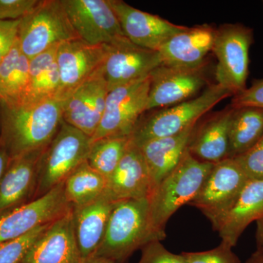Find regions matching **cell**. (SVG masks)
I'll return each mask as SVG.
<instances>
[{"label": "cell", "instance_id": "23", "mask_svg": "<svg viewBox=\"0 0 263 263\" xmlns=\"http://www.w3.org/2000/svg\"><path fill=\"white\" fill-rule=\"evenodd\" d=\"M262 216L263 179L249 180L216 231L221 243L233 248L247 227Z\"/></svg>", "mask_w": 263, "mask_h": 263}, {"label": "cell", "instance_id": "7", "mask_svg": "<svg viewBox=\"0 0 263 263\" xmlns=\"http://www.w3.org/2000/svg\"><path fill=\"white\" fill-rule=\"evenodd\" d=\"M253 43V30L240 24H227L216 29L212 51L217 64L216 84L233 97L247 88L249 50Z\"/></svg>", "mask_w": 263, "mask_h": 263}, {"label": "cell", "instance_id": "15", "mask_svg": "<svg viewBox=\"0 0 263 263\" xmlns=\"http://www.w3.org/2000/svg\"><path fill=\"white\" fill-rule=\"evenodd\" d=\"M108 91L102 67L62 102L64 122L91 138L103 118Z\"/></svg>", "mask_w": 263, "mask_h": 263}, {"label": "cell", "instance_id": "1", "mask_svg": "<svg viewBox=\"0 0 263 263\" xmlns=\"http://www.w3.org/2000/svg\"><path fill=\"white\" fill-rule=\"evenodd\" d=\"M63 121L56 99L8 105L0 103V144L10 160L49 144Z\"/></svg>", "mask_w": 263, "mask_h": 263}, {"label": "cell", "instance_id": "33", "mask_svg": "<svg viewBox=\"0 0 263 263\" xmlns=\"http://www.w3.org/2000/svg\"><path fill=\"white\" fill-rule=\"evenodd\" d=\"M138 263H187L182 254L172 253L161 241L155 240L141 249V257Z\"/></svg>", "mask_w": 263, "mask_h": 263}, {"label": "cell", "instance_id": "40", "mask_svg": "<svg viewBox=\"0 0 263 263\" xmlns=\"http://www.w3.org/2000/svg\"><path fill=\"white\" fill-rule=\"evenodd\" d=\"M247 263H263V248H259L251 255Z\"/></svg>", "mask_w": 263, "mask_h": 263}, {"label": "cell", "instance_id": "22", "mask_svg": "<svg viewBox=\"0 0 263 263\" xmlns=\"http://www.w3.org/2000/svg\"><path fill=\"white\" fill-rule=\"evenodd\" d=\"M116 202L104 193L86 205L72 208L74 231L82 259L92 256L101 245Z\"/></svg>", "mask_w": 263, "mask_h": 263}, {"label": "cell", "instance_id": "35", "mask_svg": "<svg viewBox=\"0 0 263 263\" xmlns=\"http://www.w3.org/2000/svg\"><path fill=\"white\" fill-rule=\"evenodd\" d=\"M230 105L233 108L246 106L263 108V79H255L249 87L234 95Z\"/></svg>", "mask_w": 263, "mask_h": 263}, {"label": "cell", "instance_id": "39", "mask_svg": "<svg viewBox=\"0 0 263 263\" xmlns=\"http://www.w3.org/2000/svg\"><path fill=\"white\" fill-rule=\"evenodd\" d=\"M80 263H117L114 262L110 259L104 258L101 257H96V256H91V257H87L81 259Z\"/></svg>", "mask_w": 263, "mask_h": 263}, {"label": "cell", "instance_id": "34", "mask_svg": "<svg viewBox=\"0 0 263 263\" xmlns=\"http://www.w3.org/2000/svg\"><path fill=\"white\" fill-rule=\"evenodd\" d=\"M41 0H0V20L16 21L28 15Z\"/></svg>", "mask_w": 263, "mask_h": 263}, {"label": "cell", "instance_id": "27", "mask_svg": "<svg viewBox=\"0 0 263 263\" xmlns=\"http://www.w3.org/2000/svg\"><path fill=\"white\" fill-rule=\"evenodd\" d=\"M263 136V108L246 106L233 109L229 127V158L250 149Z\"/></svg>", "mask_w": 263, "mask_h": 263}, {"label": "cell", "instance_id": "2", "mask_svg": "<svg viewBox=\"0 0 263 263\" xmlns=\"http://www.w3.org/2000/svg\"><path fill=\"white\" fill-rule=\"evenodd\" d=\"M213 165L196 160L187 151L176 168L156 188L149 198L151 227L156 240L165 238L170 218L195 198Z\"/></svg>", "mask_w": 263, "mask_h": 263}, {"label": "cell", "instance_id": "8", "mask_svg": "<svg viewBox=\"0 0 263 263\" xmlns=\"http://www.w3.org/2000/svg\"><path fill=\"white\" fill-rule=\"evenodd\" d=\"M249 181L237 161L227 158L214 164L189 205L200 210L216 230Z\"/></svg>", "mask_w": 263, "mask_h": 263}, {"label": "cell", "instance_id": "17", "mask_svg": "<svg viewBox=\"0 0 263 263\" xmlns=\"http://www.w3.org/2000/svg\"><path fill=\"white\" fill-rule=\"evenodd\" d=\"M72 209L51 223L18 263H80Z\"/></svg>", "mask_w": 263, "mask_h": 263}, {"label": "cell", "instance_id": "13", "mask_svg": "<svg viewBox=\"0 0 263 263\" xmlns=\"http://www.w3.org/2000/svg\"><path fill=\"white\" fill-rule=\"evenodd\" d=\"M206 65L195 68L162 64L150 74L148 110L173 106L195 98L208 81Z\"/></svg>", "mask_w": 263, "mask_h": 263}, {"label": "cell", "instance_id": "11", "mask_svg": "<svg viewBox=\"0 0 263 263\" xmlns=\"http://www.w3.org/2000/svg\"><path fill=\"white\" fill-rule=\"evenodd\" d=\"M72 209L65 197L64 182L60 183L40 198L0 214V245L56 221Z\"/></svg>", "mask_w": 263, "mask_h": 263}, {"label": "cell", "instance_id": "28", "mask_svg": "<svg viewBox=\"0 0 263 263\" xmlns=\"http://www.w3.org/2000/svg\"><path fill=\"white\" fill-rule=\"evenodd\" d=\"M107 179L86 161L64 181V192L68 203L75 208L97 200L105 193Z\"/></svg>", "mask_w": 263, "mask_h": 263}, {"label": "cell", "instance_id": "24", "mask_svg": "<svg viewBox=\"0 0 263 263\" xmlns=\"http://www.w3.org/2000/svg\"><path fill=\"white\" fill-rule=\"evenodd\" d=\"M196 124L179 134L152 140L139 147L149 172L152 194L161 181L176 168L187 152Z\"/></svg>", "mask_w": 263, "mask_h": 263}, {"label": "cell", "instance_id": "5", "mask_svg": "<svg viewBox=\"0 0 263 263\" xmlns=\"http://www.w3.org/2000/svg\"><path fill=\"white\" fill-rule=\"evenodd\" d=\"M91 143L90 137L62 121L56 136L40 159L34 200L63 183L86 162Z\"/></svg>", "mask_w": 263, "mask_h": 263}, {"label": "cell", "instance_id": "16", "mask_svg": "<svg viewBox=\"0 0 263 263\" xmlns=\"http://www.w3.org/2000/svg\"><path fill=\"white\" fill-rule=\"evenodd\" d=\"M109 1L126 37L140 47L159 51L167 40L187 28L133 8L122 0Z\"/></svg>", "mask_w": 263, "mask_h": 263}, {"label": "cell", "instance_id": "6", "mask_svg": "<svg viewBox=\"0 0 263 263\" xmlns=\"http://www.w3.org/2000/svg\"><path fill=\"white\" fill-rule=\"evenodd\" d=\"M79 38L66 14L62 0H41L20 19L18 41L29 60L68 40Z\"/></svg>", "mask_w": 263, "mask_h": 263}, {"label": "cell", "instance_id": "19", "mask_svg": "<svg viewBox=\"0 0 263 263\" xmlns=\"http://www.w3.org/2000/svg\"><path fill=\"white\" fill-rule=\"evenodd\" d=\"M105 194L114 202L152 196L148 167L141 149L131 139L122 160L107 179Z\"/></svg>", "mask_w": 263, "mask_h": 263}, {"label": "cell", "instance_id": "38", "mask_svg": "<svg viewBox=\"0 0 263 263\" xmlns=\"http://www.w3.org/2000/svg\"><path fill=\"white\" fill-rule=\"evenodd\" d=\"M256 223H257V229H256L255 238L257 249L263 248V216L256 221Z\"/></svg>", "mask_w": 263, "mask_h": 263}, {"label": "cell", "instance_id": "32", "mask_svg": "<svg viewBox=\"0 0 263 263\" xmlns=\"http://www.w3.org/2000/svg\"><path fill=\"white\" fill-rule=\"evenodd\" d=\"M249 180L263 179V136L250 149L235 157Z\"/></svg>", "mask_w": 263, "mask_h": 263}, {"label": "cell", "instance_id": "37", "mask_svg": "<svg viewBox=\"0 0 263 263\" xmlns=\"http://www.w3.org/2000/svg\"><path fill=\"white\" fill-rule=\"evenodd\" d=\"M10 157L7 153L4 147L0 144V181L4 175L8 164L10 162Z\"/></svg>", "mask_w": 263, "mask_h": 263}, {"label": "cell", "instance_id": "10", "mask_svg": "<svg viewBox=\"0 0 263 263\" xmlns=\"http://www.w3.org/2000/svg\"><path fill=\"white\" fill-rule=\"evenodd\" d=\"M79 39L91 45H112L127 40L109 0H62Z\"/></svg>", "mask_w": 263, "mask_h": 263}, {"label": "cell", "instance_id": "18", "mask_svg": "<svg viewBox=\"0 0 263 263\" xmlns=\"http://www.w3.org/2000/svg\"><path fill=\"white\" fill-rule=\"evenodd\" d=\"M45 148L10 160L0 181V214L34 200L38 166Z\"/></svg>", "mask_w": 263, "mask_h": 263}, {"label": "cell", "instance_id": "4", "mask_svg": "<svg viewBox=\"0 0 263 263\" xmlns=\"http://www.w3.org/2000/svg\"><path fill=\"white\" fill-rule=\"evenodd\" d=\"M233 97L230 91L216 84L205 88L201 94L183 103L142 115L130 136L140 147L146 142L179 134L195 125L221 100Z\"/></svg>", "mask_w": 263, "mask_h": 263}, {"label": "cell", "instance_id": "20", "mask_svg": "<svg viewBox=\"0 0 263 263\" xmlns=\"http://www.w3.org/2000/svg\"><path fill=\"white\" fill-rule=\"evenodd\" d=\"M216 31L211 26L202 25L187 27L175 34L159 49L162 64L187 68L206 65L205 58L212 51Z\"/></svg>", "mask_w": 263, "mask_h": 263}, {"label": "cell", "instance_id": "25", "mask_svg": "<svg viewBox=\"0 0 263 263\" xmlns=\"http://www.w3.org/2000/svg\"><path fill=\"white\" fill-rule=\"evenodd\" d=\"M58 46L29 60V84L22 104L57 100L60 84L56 60Z\"/></svg>", "mask_w": 263, "mask_h": 263}, {"label": "cell", "instance_id": "21", "mask_svg": "<svg viewBox=\"0 0 263 263\" xmlns=\"http://www.w3.org/2000/svg\"><path fill=\"white\" fill-rule=\"evenodd\" d=\"M231 105L195 126L188 146L194 158L216 164L229 158V127L233 112Z\"/></svg>", "mask_w": 263, "mask_h": 263}, {"label": "cell", "instance_id": "31", "mask_svg": "<svg viewBox=\"0 0 263 263\" xmlns=\"http://www.w3.org/2000/svg\"><path fill=\"white\" fill-rule=\"evenodd\" d=\"M229 246L221 243L216 248L204 252H182L187 263H240Z\"/></svg>", "mask_w": 263, "mask_h": 263}, {"label": "cell", "instance_id": "29", "mask_svg": "<svg viewBox=\"0 0 263 263\" xmlns=\"http://www.w3.org/2000/svg\"><path fill=\"white\" fill-rule=\"evenodd\" d=\"M129 143V137H109L92 141L86 161L108 179L122 160Z\"/></svg>", "mask_w": 263, "mask_h": 263}, {"label": "cell", "instance_id": "3", "mask_svg": "<svg viewBox=\"0 0 263 263\" xmlns=\"http://www.w3.org/2000/svg\"><path fill=\"white\" fill-rule=\"evenodd\" d=\"M149 209V198L116 202L103 241L92 256L124 262L137 250L157 240L151 227Z\"/></svg>", "mask_w": 263, "mask_h": 263}, {"label": "cell", "instance_id": "36", "mask_svg": "<svg viewBox=\"0 0 263 263\" xmlns=\"http://www.w3.org/2000/svg\"><path fill=\"white\" fill-rule=\"evenodd\" d=\"M19 24L20 20H0V63L17 41Z\"/></svg>", "mask_w": 263, "mask_h": 263}, {"label": "cell", "instance_id": "9", "mask_svg": "<svg viewBox=\"0 0 263 263\" xmlns=\"http://www.w3.org/2000/svg\"><path fill=\"white\" fill-rule=\"evenodd\" d=\"M150 78L142 79L110 90L105 110L91 141L109 137H129L147 111Z\"/></svg>", "mask_w": 263, "mask_h": 263}, {"label": "cell", "instance_id": "12", "mask_svg": "<svg viewBox=\"0 0 263 263\" xmlns=\"http://www.w3.org/2000/svg\"><path fill=\"white\" fill-rule=\"evenodd\" d=\"M108 45H91L79 38L59 44L56 60L60 73V89L57 100L63 102L83 83L102 67Z\"/></svg>", "mask_w": 263, "mask_h": 263}, {"label": "cell", "instance_id": "30", "mask_svg": "<svg viewBox=\"0 0 263 263\" xmlns=\"http://www.w3.org/2000/svg\"><path fill=\"white\" fill-rule=\"evenodd\" d=\"M52 223V222H51ZM51 224L37 227L18 239L0 245V263H18L23 258L31 246L44 233Z\"/></svg>", "mask_w": 263, "mask_h": 263}, {"label": "cell", "instance_id": "14", "mask_svg": "<svg viewBox=\"0 0 263 263\" xmlns=\"http://www.w3.org/2000/svg\"><path fill=\"white\" fill-rule=\"evenodd\" d=\"M162 64L160 52L140 47L127 39L108 45L103 73L110 91L148 77Z\"/></svg>", "mask_w": 263, "mask_h": 263}, {"label": "cell", "instance_id": "26", "mask_svg": "<svg viewBox=\"0 0 263 263\" xmlns=\"http://www.w3.org/2000/svg\"><path fill=\"white\" fill-rule=\"evenodd\" d=\"M29 62L22 53L17 38L0 63V103L8 105L23 103L29 84Z\"/></svg>", "mask_w": 263, "mask_h": 263}]
</instances>
